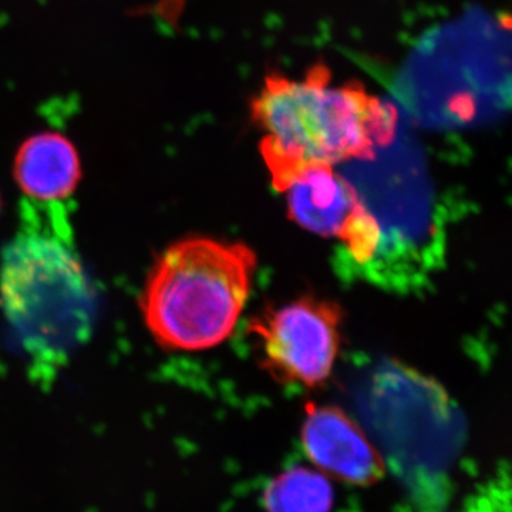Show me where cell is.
Masks as SVG:
<instances>
[{
  "mask_svg": "<svg viewBox=\"0 0 512 512\" xmlns=\"http://www.w3.org/2000/svg\"><path fill=\"white\" fill-rule=\"evenodd\" d=\"M262 504L266 512H332L335 490L315 467H291L269 481Z\"/></svg>",
  "mask_w": 512,
  "mask_h": 512,
  "instance_id": "8",
  "label": "cell"
},
{
  "mask_svg": "<svg viewBox=\"0 0 512 512\" xmlns=\"http://www.w3.org/2000/svg\"><path fill=\"white\" fill-rule=\"evenodd\" d=\"M261 154L275 190L284 192L308 168L373 160L392 144L399 114L360 83H338L328 67L301 77L271 73L251 100Z\"/></svg>",
  "mask_w": 512,
  "mask_h": 512,
  "instance_id": "1",
  "label": "cell"
},
{
  "mask_svg": "<svg viewBox=\"0 0 512 512\" xmlns=\"http://www.w3.org/2000/svg\"><path fill=\"white\" fill-rule=\"evenodd\" d=\"M284 192L289 217L299 227L339 239L357 264L376 258L383 242L380 222L355 185L335 168H308Z\"/></svg>",
  "mask_w": 512,
  "mask_h": 512,
  "instance_id": "5",
  "label": "cell"
},
{
  "mask_svg": "<svg viewBox=\"0 0 512 512\" xmlns=\"http://www.w3.org/2000/svg\"><path fill=\"white\" fill-rule=\"evenodd\" d=\"M342 308L302 298L252 322L262 342L265 369L281 383L316 387L332 373L340 346Z\"/></svg>",
  "mask_w": 512,
  "mask_h": 512,
  "instance_id": "4",
  "label": "cell"
},
{
  "mask_svg": "<svg viewBox=\"0 0 512 512\" xmlns=\"http://www.w3.org/2000/svg\"><path fill=\"white\" fill-rule=\"evenodd\" d=\"M256 256L211 238L175 242L148 275L141 312L158 345L201 352L227 340L251 292Z\"/></svg>",
  "mask_w": 512,
  "mask_h": 512,
  "instance_id": "3",
  "label": "cell"
},
{
  "mask_svg": "<svg viewBox=\"0 0 512 512\" xmlns=\"http://www.w3.org/2000/svg\"><path fill=\"white\" fill-rule=\"evenodd\" d=\"M62 205L28 202L0 261L3 315L36 365H63L90 338L96 318V293Z\"/></svg>",
  "mask_w": 512,
  "mask_h": 512,
  "instance_id": "2",
  "label": "cell"
},
{
  "mask_svg": "<svg viewBox=\"0 0 512 512\" xmlns=\"http://www.w3.org/2000/svg\"><path fill=\"white\" fill-rule=\"evenodd\" d=\"M15 178L36 202H62L76 190L80 158L72 141L56 131H43L23 141L15 157Z\"/></svg>",
  "mask_w": 512,
  "mask_h": 512,
  "instance_id": "7",
  "label": "cell"
},
{
  "mask_svg": "<svg viewBox=\"0 0 512 512\" xmlns=\"http://www.w3.org/2000/svg\"><path fill=\"white\" fill-rule=\"evenodd\" d=\"M301 439L312 466L329 478L369 485L382 477L379 451L359 424L338 407L309 406Z\"/></svg>",
  "mask_w": 512,
  "mask_h": 512,
  "instance_id": "6",
  "label": "cell"
}]
</instances>
